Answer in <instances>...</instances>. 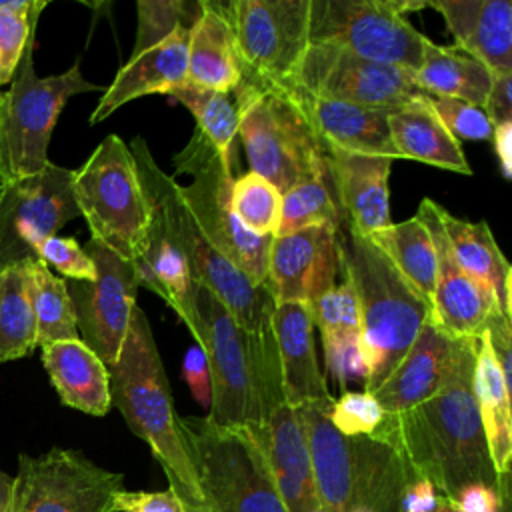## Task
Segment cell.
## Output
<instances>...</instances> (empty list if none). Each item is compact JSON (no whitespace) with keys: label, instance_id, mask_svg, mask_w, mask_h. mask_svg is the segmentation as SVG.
I'll use <instances>...</instances> for the list:
<instances>
[{"label":"cell","instance_id":"cell-1","mask_svg":"<svg viewBox=\"0 0 512 512\" xmlns=\"http://www.w3.org/2000/svg\"><path fill=\"white\" fill-rule=\"evenodd\" d=\"M472 374L474 340H466L442 390L406 412L386 416L376 430L416 476L446 498H454L468 484L500 488L474 400Z\"/></svg>","mask_w":512,"mask_h":512},{"label":"cell","instance_id":"cell-2","mask_svg":"<svg viewBox=\"0 0 512 512\" xmlns=\"http://www.w3.org/2000/svg\"><path fill=\"white\" fill-rule=\"evenodd\" d=\"M180 322L208 360L212 398L206 418L222 428L260 426L266 414L284 402L276 342L248 334L232 312L194 280Z\"/></svg>","mask_w":512,"mask_h":512},{"label":"cell","instance_id":"cell-3","mask_svg":"<svg viewBox=\"0 0 512 512\" xmlns=\"http://www.w3.org/2000/svg\"><path fill=\"white\" fill-rule=\"evenodd\" d=\"M110 404L128 428L142 438L160 462L168 486L188 506L204 504V496L178 428L166 370L142 308H134L120 354L108 366Z\"/></svg>","mask_w":512,"mask_h":512},{"label":"cell","instance_id":"cell-4","mask_svg":"<svg viewBox=\"0 0 512 512\" xmlns=\"http://www.w3.org/2000/svg\"><path fill=\"white\" fill-rule=\"evenodd\" d=\"M342 270L358 302L362 384L364 392H372L414 344L430 318V304L364 236L348 232L342 242Z\"/></svg>","mask_w":512,"mask_h":512},{"label":"cell","instance_id":"cell-5","mask_svg":"<svg viewBox=\"0 0 512 512\" xmlns=\"http://www.w3.org/2000/svg\"><path fill=\"white\" fill-rule=\"evenodd\" d=\"M144 194L160 208L176 244L186 256L194 282L208 288L236 318V322L260 340H274V298L268 286L254 284L230 262L200 230L182 194V184L168 176L154 160L146 140L136 136L130 144Z\"/></svg>","mask_w":512,"mask_h":512},{"label":"cell","instance_id":"cell-6","mask_svg":"<svg viewBox=\"0 0 512 512\" xmlns=\"http://www.w3.org/2000/svg\"><path fill=\"white\" fill-rule=\"evenodd\" d=\"M232 94L250 172L280 192L310 178L330 176L328 150L288 88L240 80Z\"/></svg>","mask_w":512,"mask_h":512},{"label":"cell","instance_id":"cell-7","mask_svg":"<svg viewBox=\"0 0 512 512\" xmlns=\"http://www.w3.org/2000/svg\"><path fill=\"white\" fill-rule=\"evenodd\" d=\"M178 428L212 512H288L250 428H222L206 416H178Z\"/></svg>","mask_w":512,"mask_h":512},{"label":"cell","instance_id":"cell-8","mask_svg":"<svg viewBox=\"0 0 512 512\" xmlns=\"http://www.w3.org/2000/svg\"><path fill=\"white\" fill-rule=\"evenodd\" d=\"M36 34L30 36L16 74L0 92V174L6 182L38 174L48 160V144L66 102L82 92H104L88 82L74 62L66 72L38 76L34 70Z\"/></svg>","mask_w":512,"mask_h":512},{"label":"cell","instance_id":"cell-9","mask_svg":"<svg viewBox=\"0 0 512 512\" xmlns=\"http://www.w3.org/2000/svg\"><path fill=\"white\" fill-rule=\"evenodd\" d=\"M72 190L92 240L134 262L144 250L150 204L130 146L120 136L108 134L74 170Z\"/></svg>","mask_w":512,"mask_h":512},{"label":"cell","instance_id":"cell-10","mask_svg":"<svg viewBox=\"0 0 512 512\" xmlns=\"http://www.w3.org/2000/svg\"><path fill=\"white\" fill-rule=\"evenodd\" d=\"M420 8H426V2L310 0L308 42L414 72L430 38L406 20V12Z\"/></svg>","mask_w":512,"mask_h":512},{"label":"cell","instance_id":"cell-11","mask_svg":"<svg viewBox=\"0 0 512 512\" xmlns=\"http://www.w3.org/2000/svg\"><path fill=\"white\" fill-rule=\"evenodd\" d=\"M178 172H192V184H182V194L208 240L234 262L254 284L266 286L272 236L250 232L230 206L232 168L212 144L196 130L188 146L174 156Z\"/></svg>","mask_w":512,"mask_h":512},{"label":"cell","instance_id":"cell-12","mask_svg":"<svg viewBox=\"0 0 512 512\" xmlns=\"http://www.w3.org/2000/svg\"><path fill=\"white\" fill-rule=\"evenodd\" d=\"M228 22L242 82L288 88L308 48L310 0H212Z\"/></svg>","mask_w":512,"mask_h":512},{"label":"cell","instance_id":"cell-13","mask_svg":"<svg viewBox=\"0 0 512 512\" xmlns=\"http://www.w3.org/2000/svg\"><path fill=\"white\" fill-rule=\"evenodd\" d=\"M124 488L120 472L106 470L72 448L40 456L20 454L6 512H114Z\"/></svg>","mask_w":512,"mask_h":512},{"label":"cell","instance_id":"cell-14","mask_svg":"<svg viewBox=\"0 0 512 512\" xmlns=\"http://www.w3.org/2000/svg\"><path fill=\"white\" fill-rule=\"evenodd\" d=\"M74 170L48 162L38 174L6 182L0 196V270L36 260L38 246L80 216Z\"/></svg>","mask_w":512,"mask_h":512},{"label":"cell","instance_id":"cell-15","mask_svg":"<svg viewBox=\"0 0 512 512\" xmlns=\"http://www.w3.org/2000/svg\"><path fill=\"white\" fill-rule=\"evenodd\" d=\"M288 88L382 110L404 106L424 94L414 86L412 72L328 44H308Z\"/></svg>","mask_w":512,"mask_h":512},{"label":"cell","instance_id":"cell-16","mask_svg":"<svg viewBox=\"0 0 512 512\" xmlns=\"http://www.w3.org/2000/svg\"><path fill=\"white\" fill-rule=\"evenodd\" d=\"M84 250L94 262L96 278L92 282L66 280V286L80 340L108 368L120 354L140 286L134 264L102 242L90 238Z\"/></svg>","mask_w":512,"mask_h":512},{"label":"cell","instance_id":"cell-17","mask_svg":"<svg viewBox=\"0 0 512 512\" xmlns=\"http://www.w3.org/2000/svg\"><path fill=\"white\" fill-rule=\"evenodd\" d=\"M340 270V230L312 226L272 240L266 286L276 304L298 302L310 310L336 286Z\"/></svg>","mask_w":512,"mask_h":512},{"label":"cell","instance_id":"cell-18","mask_svg":"<svg viewBox=\"0 0 512 512\" xmlns=\"http://www.w3.org/2000/svg\"><path fill=\"white\" fill-rule=\"evenodd\" d=\"M440 204L424 198L416 216L428 228L436 250V282L430 304V322L452 338H478L488 320L500 312L494 294L468 276L452 256L444 228L440 224Z\"/></svg>","mask_w":512,"mask_h":512},{"label":"cell","instance_id":"cell-19","mask_svg":"<svg viewBox=\"0 0 512 512\" xmlns=\"http://www.w3.org/2000/svg\"><path fill=\"white\" fill-rule=\"evenodd\" d=\"M464 338H452L428 322L410 350L370 394L386 416L406 412L432 398L452 376Z\"/></svg>","mask_w":512,"mask_h":512},{"label":"cell","instance_id":"cell-20","mask_svg":"<svg viewBox=\"0 0 512 512\" xmlns=\"http://www.w3.org/2000/svg\"><path fill=\"white\" fill-rule=\"evenodd\" d=\"M250 430L266 456L288 512H320L308 442L296 408L280 402L260 426Z\"/></svg>","mask_w":512,"mask_h":512},{"label":"cell","instance_id":"cell-21","mask_svg":"<svg viewBox=\"0 0 512 512\" xmlns=\"http://www.w3.org/2000/svg\"><path fill=\"white\" fill-rule=\"evenodd\" d=\"M332 188L348 232L368 238L392 224L388 178L392 158L328 150Z\"/></svg>","mask_w":512,"mask_h":512},{"label":"cell","instance_id":"cell-22","mask_svg":"<svg viewBox=\"0 0 512 512\" xmlns=\"http://www.w3.org/2000/svg\"><path fill=\"white\" fill-rule=\"evenodd\" d=\"M188 28H178L166 40L128 58L108 88H104L90 124L112 116L122 104L148 94H170L188 84Z\"/></svg>","mask_w":512,"mask_h":512},{"label":"cell","instance_id":"cell-23","mask_svg":"<svg viewBox=\"0 0 512 512\" xmlns=\"http://www.w3.org/2000/svg\"><path fill=\"white\" fill-rule=\"evenodd\" d=\"M446 22L454 48L492 74H512V4L508 0H426Z\"/></svg>","mask_w":512,"mask_h":512},{"label":"cell","instance_id":"cell-24","mask_svg":"<svg viewBox=\"0 0 512 512\" xmlns=\"http://www.w3.org/2000/svg\"><path fill=\"white\" fill-rule=\"evenodd\" d=\"M272 334L284 402L298 408L310 402L334 400L318 364L310 310L298 302H278L272 312Z\"/></svg>","mask_w":512,"mask_h":512},{"label":"cell","instance_id":"cell-25","mask_svg":"<svg viewBox=\"0 0 512 512\" xmlns=\"http://www.w3.org/2000/svg\"><path fill=\"white\" fill-rule=\"evenodd\" d=\"M326 150L372 154L400 160L388 130V110L324 100L288 88Z\"/></svg>","mask_w":512,"mask_h":512},{"label":"cell","instance_id":"cell-26","mask_svg":"<svg viewBox=\"0 0 512 512\" xmlns=\"http://www.w3.org/2000/svg\"><path fill=\"white\" fill-rule=\"evenodd\" d=\"M334 400L310 402L296 408L312 464L316 498L322 512H348L352 486V438L342 436L330 422L328 410Z\"/></svg>","mask_w":512,"mask_h":512},{"label":"cell","instance_id":"cell-27","mask_svg":"<svg viewBox=\"0 0 512 512\" xmlns=\"http://www.w3.org/2000/svg\"><path fill=\"white\" fill-rule=\"evenodd\" d=\"M472 390L478 406L482 430L486 436L490 460L498 476L500 490L510 494V462H512V414L510 384L492 354L486 332L474 338V374Z\"/></svg>","mask_w":512,"mask_h":512},{"label":"cell","instance_id":"cell-28","mask_svg":"<svg viewBox=\"0 0 512 512\" xmlns=\"http://www.w3.org/2000/svg\"><path fill=\"white\" fill-rule=\"evenodd\" d=\"M388 130L398 158L472 174L460 142L440 122L428 94L388 110Z\"/></svg>","mask_w":512,"mask_h":512},{"label":"cell","instance_id":"cell-29","mask_svg":"<svg viewBox=\"0 0 512 512\" xmlns=\"http://www.w3.org/2000/svg\"><path fill=\"white\" fill-rule=\"evenodd\" d=\"M342 282L326 292L312 308L314 328L320 330L326 372L346 392L350 378L364 382V364L360 356V316L354 288L340 270Z\"/></svg>","mask_w":512,"mask_h":512},{"label":"cell","instance_id":"cell-30","mask_svg":"<svg viewBox=\"0 0 512 512\" xmlns=\"http://www.w3.org/2000/svg\"><path fill=\"white\" fill-rule=\"evenodd\" d=\"M40 350L44 368L64 406L90 416L108 414L112 406L108 368L80 338L50 342Z\"/></svg>","mask_w":512,"mask_h":512},{"label":"cell","instance_id":"cell-31","mask_svg":"<svg viewBox=\"0 0 512 512\" xmlns=\"http://www.w3.org/2000/svg\"><path fill=\"white\" fill-rule=\"evenodd\" d=\"M438 214L458 266L494 294L502 314L512 316V268L488 224L458 218L442 206Z\"/></svg>","mask_w":512,"mask_h":512},{"label":"cell","instance_id":"cell-32","mask_svg":"<svg viewBox=\"0 0 512 512\" xmlns=\"http://www.w3.org/2000/svg\"><path fill=\"white\" fill-rule=\"evenodd\" d=\"M188 86L230 94L242 80L234 34L212 0L204 8L188 38Z\"/></svg>","mask_w":512,"mask_h":512},{"label":"cell","instance_id":"cell-33","mask_svg":"<svg viewBox=\"0 0 512 512\" xmlns=\"http://www.w3.org/2000/svg\"><path fill=\"white\" fill-rule=\"evenodd\" d=\"M148 204H150V224L144 238V250L132 262L136 270L138 286H144L154 294H158L180 318L192 286L190 268L160 208L150 198H148Z\"/></svg>","mask_w":512,"mask_h":512},{"label":"cell","instance_id":"cell-34","mask_svg":"<svg viewBox=\"0 0 512 512\" xmlns=\"http://www.w3.org/2000/svg\"><path fill=\"white\" fill-rule=\"evenodd\" d=\"M492 76L482 62L462 50L428 40L422 62L412 72V82L428 96L456 98L484 108Z\"/></svg>","mask_w":512,"mask_h":512},{"label":"cell","instance_id":"cell-35","mask_svg":"<svg viewBox=\"0 0 512 512\" xmlns=\"http://www.w3.org/2000/svg\"><path fill=\"white\" fill-rule=\"evenodd\" d=\"M368 240L380 248L402 278L432 304L436 282V250L428 228L418 216H412L400 224H390Z\"/></svg>","mask_w":512,"mask_h":512},{"label":"cell","instance_id":"cell-36","mask_svg":"<svg viewBox=\"0 0 512 512\" xmlns=\"http://www.w3.org/2000/svg\"><path fill=\"white\" fill-rule=\"evenodd\" d=\"M36 348L30 276L24 262L0 270V362L26 358Z\"/></svg>","mask_w":512,"mask_h":512},{"label":"cell","instance_id":"cell-37","mask_svg":"<svg viewBox=\"0 0 512 512\" xmlns=\"http://www.w3.org/2000/svg\"><path fill=\"white\" fill-rule=\"evenodd\" d=\"M28 276L38 346L80 338L66 280L56 276L38 258L28 262Z\"/></svg>","mask_w":512,"mask_h":512},{"label":"cell","instance_id":"cell-38","mask_svg":"<svg viewBox=\"0 0 512 512\" xmlns=\"http://www.w3.org/2000/svg\"><path fill=\"white\" fill-rule=\"evenodd\" d=\"M168 96L172 102H178L192 112L198 122L196 130L212 144L218 156L234 168V144L238 136V108L234 94L200 90L186 84Z\"/></svg>","mask_w":512,"mask_h":512},{"label":"cell","instance_id":"cell-39","mask_svg":"<svg viewBox=\"0 0 512 512\" xmlns=\"http://www.w3.org/2000/svg\"><path fill=\"white\" fill-rule=\"evenodd\" d=\"M342 222L344 216L332 188V178L318 176L282 192L280 222L274 238L312 226H334L340 230Z\"/></svg>","mask_w":512,"mask_h":512},{"label":"cell","instance_id":"cell-40","mask_svg":"<svg viewBox=\"0 0 512 512\" xmlns=\"http://www.w3.org/2000/svg\"><path fill=\"white\" fill-rule=\"evenodd\" d=\"M230 206L250 232L274 238L280 222L282 192L272 182L254 172L234 178Z\"/></svg>","mask_w":512,"mask_h":512},{"label":"cell","instance_id":"cell-41","mask_svg":"<svg viewBox=\"0 0 512 512\" xmlns=\"http://www.w3.org/2000/svg\"><path fill=\"white\" fill-rule=\"evenodd\" d=\"M46 0H0V86L12 82Z\"/></svg>","mask_w":512,"mask_h":512},{"label":"cell","instance_id":"cell-42","mask_svg":"<svg viewBox=\"0 0 512 512\" xmlns=\"http://www.w3.org/2000/svg\"><path fill=\"white\" fill-rule=\"evenodd\" d=\"M134 54L166 40L178 28H192L202 14L204 0H140Z\"/></svg>","mask_w":512,"mask_h":512},{"label":"cell","instance_id":"cell-43","mask_svg":"<svg viewBox=\"0 0 512 512\" xmlns=\"http://www.w3.org/2000/svg\"><path fill=\"white\" fill-rule=\"evenodd\" d=\"M332 426L342 436H372L382 426L386 414L370 392L346 390L334 398L328 410Z\"/></svg>","mask_w":512,"mask_h":512},{"label":"cell","instance_id":"cell-44","mask_svg":"<svg viewBox=\"0 0 512 512\" xmlns=\"http://www.w3.org/2000/svg\"><path fill=\"white\" fill-rule=\"evenodd\" d=\"M430 104L446 126V130L460 140H488L492 136V122L482 106L456 100V98H436L430 96Z\"/></svg>","mask_w":512,"mask_h":512},{"label":"cell","instance_id":"cell-45","mask_svg":"<svg viewBox=\"0 0 512 512\" xmlns=\"http://www.w3.org/2000/svg\"><path fill=\"white\" fill-rule=\"evenodd\" d=\"M36 258L42 260L48 268H54L68 280L92 282L96 278L94 262L86 254V250L70 236H50L46 238L38 250Z\"/></svg>","mask_w":512,"mask_h":512},{"label":"cell","instance_id":"cell-46","mask_svg":"<svg viewBox=\"0 0 512 512\" xmlns=\"http://www.w3.org/2000/svg\"><path fill=\"white\" fill-rule=\"evenodd\" d=\"M114 512H188L182 498L174 488L160 492H142V490H118L112 504Z\"/></svg>","mask_w":512,"mask_h":512},{"label":"cell","instance_id":"cell-47","mask_svg":"<svg viewBox=\"0 0 512 512\" xmlns=\"http://www.w3.org/2000/svg\"><path fill=\"white\" fill-rule=\"evenodd\" d=\"M450 502L454 512H510V496L488 484H468Z\"/></svg>","mask_w":512,"mask_h":512},{"label":"cell","instance_id":"cell-48","mask_svg":"<svg viewBox=\"0 0 512 512\" xmlns=\"http://www.w3.org/2000/svg\"><path fill=\"white\" fill-rule=\"evenodd\" d=\"M184 378L196 402L208 410L212 398V378L206 354L198 344L190 346L184 356Z\"/></svg>","mask_w":512,"mask_h":512},{"label":"cell","instance_id":"cell-49","mask_svg":"<svg viewBox=\"0 0 512 512\" xmlns=\"http://www.w3.org/2000/svg\"><path fill=\"white\" fill-rule=\"evenodd\" d=\"M484 110L494 124L512 122V74H494Z\"/></svg>","mask_w":512,"mask_h":512},{"label":"cell","instance_id":"cell-50","mask_svg":"<svg viewBox=\"0 0 512 512\" xmlns=\"http://www.w3.org/2000/svg\"><path fill=\"white\" fill-rule=\"evenodd\" d=\"M438 498H440L438 490L428 480L414 476L406 486L402 512H432L438 504Z\"/></svg>","mask_w":512,"mask_h":512},{"label":"cell","instance_id":"cell-51","mask_svg":"<svg viewBox=\"0 0 512 512\" xmlns=\"http://www.w3.org/2000/svg\"><path fill=\"white\" fill-rule=\"evenodd\" d=\"M494 140V152L500 160V168L504 178L512 176V122L494 124L492 136Z\"/></svg>","mask_w":512,"mask_h":512},{"label":"cell","instance_id":"cell-52","mask_svg":"<svg viewBox=\"0 0 512 512\" xmlns=\"http://www.w3.org/2000/svg\"><path fill=\"white\" fill-rule=\"evenodd\" d=\"M10 490H12V476H8L6 472L0 470V512H6V508H8Z\"/></svg>","mask_w":512,"mask_h":512},{"label":"cell","instance_id":"cell-53","mask_svg":"<svg viewBox=\"0 0 512 512\" xmlns=\"http://www.w3.org/2000/svg\"><path fill=\"white\" fill-rule=\"evenodd\" d=\"M432 512H454V510H452V502H450V498H446V496H442V494H440L438 504H436V508H434Z\"/></svg>","mask_w":512,"mask_h":512},{"label":"cell","instance_id":"cell-54","mask_svg":"<svg viewBox=\"0 0 512 512\" xmlns=\"http://www.w3.org/2000/svg\"><path fill=\"white\" fill-rule=\"evenodd\" d=\"M186 510H188V512H212V510H210V508H208L206 504H196V506H188Z\"/></svg>","mask_w":512,"mask_h":512},{"label":"cell","instance_id":"cell-55","mask_svg":"<svg viewBox=\"0 0 512 512\" xmlns=\"http://www.w3.org/2000/svg\"><path fill=\"white\" fill-rule=\"evenodd\" d=\"M350 512H372V510H366V508H354V510H350Z\"/></svg>","mask_w":512,"mask_h":512},{"label":"cell","instance_id":"cell-56","mask_svg":"<svg viewBox=\"0 0 512 512\" xmlns=\"http://www.w3.org/2000/svg\"><path fill=\"white\" fill-rule=\"evenodd\" d=\"M4 184H6V182H2V184H0V196H2V190H4Z\"/></svg>","mask_w":512,"mask_h":512},{"label":"cell","instance_id":"cell-57","mask_svg":"<svg viewBox=\"0 0 512 512\" xmlns=\"http://www.w3.org/2000/svg\"><path fill=\"white\" fill-rule=\"evenodd\" d=\"M2 182H6V178L0 174V184H2Z\"/></svg>","mask_w":512,"mask_h":512}]
</instances>
